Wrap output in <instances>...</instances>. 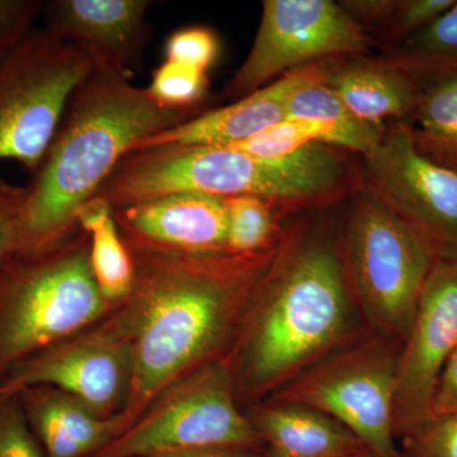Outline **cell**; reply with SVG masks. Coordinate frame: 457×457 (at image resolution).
<instances>
[{"mask_svg":"<svg viewBox=\"0 0 457 457\" xmlns=\"http://www.w3.org/2000/svg\"><path fill=\"white\" fill-rule=\"evenodd\" d=\"M282 240L253 254L139 249L141 255L132 257L134 287L139 288L144 314L132 356V383L140 396L152 395L215 353L245 317Z\"/></svg>","mask_w":457,"mask_h":457,"instance_id":"obj_1","label":"cell"},{"mask_svg":"<svg viewBox=\"0 0 457 457\" xmlns=\"http://www.w3.org/2000/svg\"><path fill=\"white\" fill-rule=\"evenodd\" d=\"M239 383L272 395L343 345L370 332L342 255L326 240L286 228L281 249L246 309Z\"/></svg>","mask_w":457,"mask_h":457,"instance_id":"obj_2","label":"cell"},{"mask_svg":"<svg viewBox=\"0 0 457 457\" xmlns=\"http://www.w3.org/2000/svg\"><path fill=\"white\" fill-rule=\"evenodd\" d=\"M162 106L146 88L102 66L73 93L40 167L26 186L18 253L46 248L75 227V213L95 196L135 145L196 117Z\"/></svg>","mask_w":457,"mask_h":457,"instance_id":"obj_3","label":"cell"},{"mask_svg":"<svg viewBox=\"0 0 457 457\" xmlns=\"http://www.w3.org/2000/svg\"><path fill=\"white\" fill-rule=\"evenodd\" d=\"M341 150L312 143L279 161L230 146L163 145L128 153L93 197L121 210L176 194L254 196L282 213L336 201L350 188Z\"/></svg>","mask_w":457,"mask_h":457,"instance_id":"obj_4","label":"cell"},{"mask_svg":"<svg viewBox=\"0 0 457 457\" xmlns=\"http://www.w3.org/2000/svg\"><path fill=\"white\" fill-rule=\"evenodd\" d=\"M87 237L14 254L0 270V381L18 362L104 311L106 300L93 276Z\"/></svg>","mask_w":457,"mask_h":457,"instance_id":"obj_5","label":"cell"},{"mask_svg":"<svg viewBox=\"0 0 457 457\" xmlns=\"http://www.w3.org/2000/svg\"><path fill=\"white\" fill-rule=\"evenodd\" d=\"M441 257L422 231L368 189L360 192L342 258L352 295L370 332L404 343L427 278Z\"/></svg>","mask_w":457,"mask_h":457,"instance_id":"obj_6","label":"cell"},{"mask_svg":"<svg viewBox=\"0 0 457 457\" xmlns=\"http://www.w3.org/2000/svg\"><path fill=\"white\" fill-rule=\"evenodd\" d=\"M403 343L366 332L270 396L315 409L350 429L378 457H404L394 432V393Z\"/></svg>","mask_w":457,"mask_h":457,"instance_id":"obj_7","label":"cell"},{"mask_svg":"<svg viewBox=\"0 0 457 457\" xmlns=\"http://www.w3.org/2000/svg\"><path fill=\"white\" fill-rule=\"evenodd\" d=\"M92 71L82 51L44 29H33L0 62V161L35 173L69 99Z\"/></svg>","mask_w":457,"mask_h":457,"instance_id":"obj_8","label":"cell"},{"mask_svg":"<svg viewBox=\"0 0 457 457\" xmlns=\"http://www.w3.org/2000/svg\"><path fill=\"white\" fill-rule=\"evenodd\" d=\"M234 385L227 363H207L92 457H147L203 447L263 453L249 417L237 408Z\"/></svg>","mask_w":457,"mask_h":457,"instance_id":"obj_9","label":"cell"},{"mask_svg":"<svg viewBox=\"0 0 457 457\" xmlns=\"http://www.w3.org/2000/svg\"><path fill=\"white\" fill-rule=\"evenodd\" d=\"M365 29L330 0H266L260 27L227 93L237 99L328 57L357 55L369 49Z\"/></svg>","mask_w":457,"mask_h":457,"instance_id":"obj_10","label":"cell"},{"mask_svg":"<svg viewBox=\"0 0 457 457\" xmlns=\"http://www.w3.org/2000/svg\"><path fill=\"white\" fill-rule=\"evenodd\" d=\"M362 159L365 188L428 237L442 257H457V171L420 154L405 122L385 129Z\"/></svg>","mask_w":457,"mask_h":457,"instance_id":"obj_11","label":"cell"},{"mask_svg":"<svg viewBox=\"0 0 457 457\" xmlns=\"http://www.w3.org/2000/svg\"><path fill=\"white\" fill-rule=\"evenodd\" d=\"M457 348V257L436 262L411 333L400 351L394 393V432L408 437L431 418L433 394Z\"/></svg>","mask_w":457,"mask_h":457,"instance_id":"obj_12","label":"cell"},{"mask_svg":"<svg viewBox=\"0 0 457 457\" xmlns=\"http://www.w3.org/2000/svg\"><path fill=\"white\" fill-rule=\"evenodd\" d=\"M149 0H51L45 2L44 29L102 66L130 78L143 57Z\"/></svg>","mask_w":457,"mask_h":457,"instance_id":"obj_13","label":"cell"},{"mask_svg":"<svg viewBox=\"0 0 457 457\" xmlns=\"http://www.w3.org/2000/svg\"><path fill=\"white\" fill-rule=\"evenodd\" d=\"M125 378L121 345L107 337H95L45 348L21 361L0 381V398L26 387L54 386L92 411H104L119 396Z\"/></svg>","mask_w":457,"mask_h":457,"instance_id":"obj_14","label":"cell"},{"mask_svg":"<svg viewBox=\"0 0 457 457\" xmlns=\"http://www.w3.org/2000/svg\"><path fill=\"white\" fill-rule=\"evenodd\" d=\"M113 212L117 225L139 246L185 254L227 252L224 198L176 194Z\"/></svg>","mask_w":457,"mask_h":457,"instance_id":"obj_15","label":"cell"},{"mask_svg":"<svg viewBox=\"0 0 457 457\" xmlns=\"http://www.w3.org/2000/svg\"><path fill=\"white\" fill-rule=\"evenodd\" d=\"M323 62L290 71L228 106L197 114L147 137L132 150L163 145L228 146L249 139L286 120L288 99L295 90L318 73Z\"/></svg>","mask_w":457,"mask_h":457,"instance_id":"obj_16","label":"cell"},{"mask_svg":"<svg viewBox=\"0 0 457 457\" xmlns=\"http://www.w3.org/2000/svg\"><path fill=\"white\" fill-rule=\"evenodd\" d=\"M14 395L46 457H92L121 433L119 420H101L68 394L31 386Z\"/></svg>","mask_w":457,"mask_h":457,"instance_id":"obj_17","label":"cell"},{"mask_svg":"<svg viewBox=\"0 0 457 457\" xmlns=\"http://www.w3.org/2000/svg\"><path fill=\"white\" fill-rule=\"evenodd\" d=\"M249 420L263 457H352L365 449L350 429L305 405L269 400Z\"/></svg>","mask_w":457,"mask_h":457,"instance_id":"obj_18","label":"cell"},{"mask_svg":"<svg viewBox=\"0 0 457 457\" xmlns=\"http://www.w3.org/2000/svg\"><path fill=\"white\" fill-rule=\"evenodd\" d=\"M326 82L357 119L378 126L411 117L420 90L416 78L383 59L328 68Z\"/></svg>","mask_w":457,"mask_h":457,"instance_id":"obj_19","label":"cell"},{"mask_svg":"<svg viewBox=\"0 0 457 457\" xmlns=\"http://www.w3.org/2000/svg\"><path fill=\"white\" fill-rule=\"evenodd\" d=\"M327 71L324 62L317 74L295 90L288 99L286 119L319 123L324 145L357 153L363 158L375 149L386 128L357 119L328 86Z\"/></svg>","mask_w":457,"mask_h":457,"instance_id":"obj_20","label":"cell"},{"mask_svg":"<svg viewBox=\"0 0 457 457\" xmlns=\"http://www.w3.org/2000/svg\"><path fill=\"white\" fill-rule=\"evenodd\" d=\"M75 224L89 237L93 276L106 302H117L134 290L132 255L123 245L112 206L101 197H92L75 213Z\"/></svg>","mask_w":457,"mask_h":457,"instance_id":"obj_21","label":"cell"},{"mask_svg":"<svg viewBox=\"0 0 457 457\" xmlns=\"http://www.w3.org/2000/svg\"><path fill=\"white\" fill-rule=\"evenodd\" d=\"M413 123H408L418 152L457 171V74L420 83Z\"/></svg>","mask_w":457,"mask_h":457,"instance_id":"obj_22","label":"cell"},{"mask_svg":"<svg viewBox=\"0 0 457 457\" xmlns=\"http://www.w3.org/2000/svg\"><path fill=\"white\" fill-rule=\"evenodd\" d=\"M381 59L420 83L457 74V2L431 26L400 42Z\"/></svg>","mask_w":457,"mask_h":457,"instance_id":"obj_23","label":"cell"},{"mask_svg":"<svg viewBox=\"0 0 457 457\" xmlns=\"http://www.w3.org/2000/svg\"><path fill=\"white\" fill-rule=\"evenodd\" d=\"M227 206V245L233 254H253L278 245L285 228L282 213L275 204L254 196L224 198Z\"/></svg>","mask_w":457,"mask_h":457,"instance_id":"obj_24","label":"cell"},{"mask_svg":"<svg viewBox=\"0 0 457 457\" xmlns=\"http://www.w3.org/2000/svg\"><path fill=\"white\" fill-rule=\"evenodd\" d=\"M312 143L323 144V130L319 123L308 120L286 119L249 139L228 146L254 158L279 161Z\"/></svg>","mask_w":457,"mask_h":457,"instance_id":"obj_25","label":"cell"},{"mask_svg":"<svg viewBox=\"0 0 457 457\" xmlns=\"http://www.w3.org/2000/svg\"><path fill=\"white\" fill-rule=\"evenodd\" d=\"M147 92L162 106L179 111H195L209 89L207 71L183 62L164 60L153 71Z\"/></svg>","mask_w":457,"mask_h":457,"instance_id":"obj_26","label":"cell"},{"mask_svg":"<svg viewBox=\"0 0 457 457\" xmlns=\"http://www.w3.org/2000/svg\"><path fill=\"white\" fill-rule=\"evenodd\" d=\"M164 54L165 60L207 71L220 55V40L210 27H182L170 33L165 41Z\"/></svg>","mask_w":457,"mask_h":457,"instance_id":"obj_27","label":"cell"},{"mask_svg":"<svg viewBox=\"0 0 457 457\" xmlns=\"http://www.w3.org/2000/svg\"><path fill=\"white\" fill-rule=\"evenodd\" d=\"M402 441L404 457H457V413L431 417Z\"/></svg>","mask_w":457,"mask_h":457,"instance_id":"obj_28","label":"cell"},{"mask_svg":"<svg viewBox=\"0 0 457 457\" xmlns=\"http://www.w3.org/2000/svg\"><path fill=\"white\" fill-rule=\"evenodd\" d=\"M0 457H46L16 395L0 398Z\"/></svg>","mask_w":457,"mask_h":457,"instance_id":"obj_29","label":"cell"},{"mask_svg":"<svg viewBox=\"0 0 457 457\" xmlns=\"http://www.w3.org/2000/svg\"><path fill=\"white\" fill-rule=\"evenodd\" d=\"M457 0H398L395 11L385 26L387 37L400 44L423 31L440 18Z\"/></svg>","mask_w":457,"mask_h":457,"instance_id":"obj_30","label":"cell"},{"mask_svg":"<svg viewBox=\"0 0 457 457\" xmlns=\"http://www.w3.org/2000/svg\"><path fill=\"white\" fill-rule=\"evenodd\" d=\"M44 4L42 0H0V62L35 29Z\"/></svg>","mask_w":457,"mask_h":457,"instance_id":"obj_31","label":"cell"},{"mask_svg":"<svg viewBox=\"0 0 457 457\" xmlns=\"http://www.w3.org/2000/svg\"><path fill=\"white\" fill-rule=\"evenodd\" d=\"M27 189L0 176V270L20 249Z\"/></svg>","mask_w":457,"mask_h":457,"instance_id":"obj_32","label":"cell"},{"mask_svg":"<svg viewBox=\"0 0 457 457\" xmlns=\"http://www.w3.org/2000/svg\"><path fill=\"white\" fill-rule=\"evenodd\" d=\"M451 413H457V348L442 370L431 405V417Z\"/></svg>","mask_w":457,"mask_h":457,"instance_id":"obj_33","label":"cell"},{"mask_svg":"<svg viewBox=\"0 0 457 457\" xmlns=\"http://www.w3.org/2000/svg\"><path fill=\"white\" fill-rule=\"evenodd\" d=\"M357 22L378 23L386 26L395 11L398 0H352L339 3Z\"/></svg>","mask_w":457,"mask_h":457,"instance_id":"obj_34","label":"cell"},{"mask_svg":"<svg viewBox=\"0 0 457 457\" xmlns=\"http://www.w3.org/2000/svg\"><path fill=\"white\" fill-rule=\"evenodd\" d=\"M147 457H263V455L261 451L203 447V449L173 451V453H158V455Z\"/></svg>","mask_w":457,"mask_h":457,"instance_id":"obj_35","label":"cell"},{"mask_svg":"<svg viewBox=\"0 0 457 457\" xmlns=\"http://www.w3.org/2000/svg\"><path fill=\"white\" fill-rule=\"evenodd\" d=\"M352 457H378L375 455V453H372L371 451L366 449H362L360 451V453H357L356 455H353Z\"/></svg>","mask_w":457,"mask_h":457,"instance_id":"obj_36","label":"cell"}]
</instances>
